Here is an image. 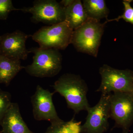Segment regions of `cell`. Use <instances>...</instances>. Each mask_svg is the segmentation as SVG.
Wrapping results in <instances>:
<instances>
[{
	"instance_id": "12",
	"label": "cell",
	"mask_w": 133,
	"mask_h": 133,
	"mask_svg": "<svg viewBox=\"0 0 133 133\" xmlns=\"http://www.w3.org/2000/svg\"><path fill=\"white\" fill-rule=\"evenodd\" d=\"M64 21L73 30L82 26L89 19L80 0H74L71 5L64 8Z\"/></svg>"
},
{
	"instance_id": "18",
	"label": "cell",
	"mask_w": 133,
	"mask_h": 133,
	"mask_svg": "<svg viewBox=\"0 0 133 133\" xmlns=\"http://www.w3.org/2000/svg\"><path fill=\"white\" fill-rule=\"evenodd\" d=\"M21 10L14 6L11 0H0V19L6 20L10 12Z\"/></svg>"
},
{
	"instance_id": "13",
	"label": "cell",
	"mask_w": 133,
	"mask_h": 133,
	"mask_svg": "<svg viewBox=\"0 0 133 133\" xmlns=\"http://www.w3.org/2000/svg\"><path fill=\"white\" fill-rule=\"evenodd\" d=\"M21 61L0 55V84L8 85L19 71L24 69Z\"/></svg>"
},
{
	"instance_id": "1",
	"label": "cell",
	"mask_w": 133,
	"mask_h": 133,
	"mask_svg": "<svg viewBox=\"0 0 133 133\" xmlns=\"http://www.w3.org/2000/svg\"><path fill=\"white\" fill-rule=\"evenodd\" d=\"M54 92L58 93L66 100L67 107L75 114L88 110L90 107L87 98L88 87L79 75L66 73L61 76L52 86Z\"/></svg>"
},
{
	"instance_id": "19",
	"label": "cell",
	"mask_w": 133,
	"mask_h": 133,
	"mask_svg": "<svg viewBox=\"0 0 133 133\" xmlns=\"http://www.w3.org/2000/svg\"><path fill=\"white\" fill-rule=\"evenodd\" d=\"M74 0H63L59 3L64 8L67 7L74 2Z\"/></svg>"
},
{
	"instance_id": "3",
	"label": "cell",
	"mask_w": 133,
	"mask_h": 133,
	"mask_svg": "<svg viewBox=\"0 0 133 133\" xmlns=\"http://www.w3.org/2000/svg\"><path fill=\"white\" fill-rule=\"evenodd\" d=\"M29 50L34 53L33 62L24 66V69L30 76L51 77L57 75L62 70V56L58 50L35 48Z\"/></svg>"
},
{
	"instance_id": "2",
	"label": "cell",
	"mask_w": 133,
	"mask_h": 133,
	"mask_svg": "<svg viewBox=\"0 0 133 133\" xmlns=\"http://www.w3.org/2000/svg\"><path fill=\"white\" fill-rule=\"evenodd\" d=\"M105 24L89 18L73 31L71 43L78 51L97 57Z\"/></svg>"
},
{
	"instance_id": "16",
	"label": "cell",
	"mask_w": 133,
	"mask_h": 133,
	"mask_svg": "<svg viewBox=\"0 0 133 133\" xmlns=\"http://www.w3.org/2000/svg\"><path fill=\"white\" fill-rule=\"evenodd\" d=\"M12 103L10 93L0 89V125L3 116Z\"/></svg>"
},
{
	"instance_id": "8",
	"label": "cell",
	"mask_w": 133,
	"mask_h": 133,
	"mask_svg": "<svg viewBox=\"0 0 133 133\" xmlns=\"http://www.w3.org/2000/svg\"><path fill=\"white\" fill-rule=\"evenodd\" d=\"M21 11L32 15L31 22L50 25L64 21V8L55 0H37L33 6L21 8Z\"/></svg>"
},
{
	"instance_id": "17",
	"label": "cell",
	"mask_w": 133,
	"mask_h": 133,
	"mask_svg": "<svg viewBox=\"0 0 133 133\" xmlns=\"http://www.w3.org/2000/svg\"><path fill=\"white\" fill-rule=\"evenodd\" d=\"M132 1L131 0H125L123 1L124 5V11L123 14L118 16V17L114 19L107 20L105 22L106 23L108 22L116 21H118L120 19H122L126 22L130 23L133 24V8L131 6V3Z\"/></svg>"
},
{
	"instance_id": "10",
	"label": "cell",
	"mask_w": 133,
	"mask_h": 133,
	"mask_svg": "<svg viewBox=\"0 0 133 133\" xmlns=\"http://www.w3.org/2000/svg\"><path fill=\"white\" fill-rule=\"evenodd\" d=\"M30 35L16 30L2 36L0 55L12 59L25 60L30 52L26 49V42Z\"/></svg>"
},
{
	"instance_id": "9",
	"label": "cell",
	"mask_w": 133,
	"mask_h": 133,
	"mask_svg": "<svg viewBox=\"0 0 133 133\" xmlns=\"http://www.w3.org/2000/svg\"><path fill=\"white\" fill-rule=\"evenodd\" d=\"M55 92H51L37 85L35 94L31 97L33 115L36 120L47 121L51 124H58L64 121L58 115L52 101Z\"/></svg>"
},
{
	"instance_id": "5",
	"label": "cell",
	"mask_w": 133,
	"mask_h": 133,
	"mask_svg": "<svg viewBox=\"0 0 133 133\" xmlns=\"http://www.w3.org/2000/svg\"><path fill=\"white\" fill-rule=\"evenodd\" d=\"M99 72L101 83L96 91L101 94L112 92H133V72L131 70H118L104 64L100 68Z\"/></svg>"
},
{
	"instance_id": "6",
	"label": "cell",
	"mask_w": 133,
	"mask_h": 133,
	"mask_svg": "<svg viewBox=\"0 0 133 133\" xmlns=\"http://www.w3.org/2000/svg\"><path fill=\"white\" fill-rule=\"evenodd\" d=\"M110 118L115 121L112 129L118 128L128 133L133 122V92H116L110 97Z\"/></svg>"
},
{
	"instance_id": "15",
	"label": "cell",
	"mask_w": 133,
	"mask_h": 133,
	"mask_svg": "<svg viewBox=\"0 0 133 133\" xmlns=\"http://www.w3.org/2000/svg\"><path fill=\"white\" fill-rule=\"evenodd\" d=\"M81 122L72 118L69 121L51 124L44 133H81Z\"/></svg>"
},
{
	"instance_id": "11",
	"label": "cell",
	"mask_w": 133,
	"mask_h": 133,
	"mask_svg": "<svg viewBox=\"0 0 133 133\" xmlns=\"http://www.w3.org/2000/svg\"><path fill=\"white\" fill-rule=\"evenodd\" d=\"M0 125L2 133H34L23 120L19 105L12 102L3 116Z\"/></svg>"
},
{
	"instance_id": "20",
	"label": "cell",
	"mask_w": 133,
	"mask_h": 133,
	"mask_svg": "<svg viewBox=\"0 0 133 133\" xmlns=\"http://www.w3.org/2000/svg\"><path fill=\"white\" fill-rule=\"evenodd\" d=\"M1 39H2V36H0V43H1Z\"/></svg>"
},
{
	"instance_id": "14",
	"label": "cell",
	"mask_w": 133,
	"mask_h": 133,
	"mask_svg": "<svg viewBox=\"0 0 133 133\" xmlns=\"http://www.w3.org/2000/svg\"><path fill=\"white\" fill-rule=\"evenodd\" d=\"M83 5L89 18L98 21L107 19L109 10L104 0H84Z\"/></svg>"
},
{
	"instance_id": "21",
	"label": "cell",
	"mask_w": 133,
	"mask_h": 133,
	"mask_svg": "<svg viewBox=\"0 0 133 133\" xmlns=\"http://www.w3.org/2000/svg\"><path fill=\"white\" fill-rule=\"evenodd\" d=\"M0 133H2L1 131H0Z\"/></svg>"
},
{
	"instance_id": "4",
	"label": "cell",
	"mask_w": 133,
	"mask_h": 133,
	"mask_svg": "<svg viewBox=\"0 0 133 133\" xmlns=\"http://www.w3.org/2000/svg\"><path fill=\"white\" fill-rule=\"evenodd\" d=\"M73 31L64 21L42 27L31 37L41 49L64 50L71 43Z\"/></svg>"
},
{
	"instance_id": "7",
	"label": "cell",
	"mask_w": 133,
	"mask_h": 133,
	"mask_svg": "<svg viewBox=\"0 0 133 133\" xmlns=\"http://www.w3.org/2000/svg\"><path fill=\"white\" fill-rule=\"evenodd\" d=\"M111 94H101L97 104L88 108L85 122L81 125V133H104L108 131Z\"/></svg>"
}]
</instances>
